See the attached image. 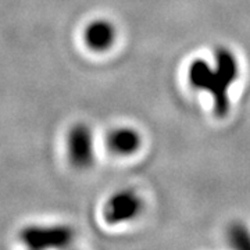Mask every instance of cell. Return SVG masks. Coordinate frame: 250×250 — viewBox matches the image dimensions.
<instances>
[{
    "instance_id": "1",
    "label": "cell",
    "mask_w": 250,
    "mask_h": 250,
    "mask_svg": "<svg viewBox=\"0 0 250 250\" xmlns=\"http://www.w3.org/2000/svg\"><path fill=\"white\" fill-rule=\"evenodd\" d=\"M217 67L213 70L203 60H195L189 67V81L196 89L207 90L214 99V111L218 117H225L229 110L228 89L238 78V62L228 49L218 47L215 52Z\"/></svg>"
},
{
    "instance_id": "2",
    "label": "cell",
    "mask_w": 250,
    "mask_h": 250,
    "mask_svg": "<svg viewBox=\"0 0 250 250\" xmlns=\"http://www.w3.org/2000/svg\"><path fill=\"white\" fill-rule=\"evenodd\" d=\"M18 241L27 249L32 250L64 249L75 241V231L65 224H31L20 229Z\"/></svg>"
},
{
    "instance_id": "3",
    "label": "cell",
    "mask_w": 250,
    "mask_h": 250,
    "mask_svg": "<svg viewBox=\"0 0 250 250\" xmlns=\"http://www.w3.org/2000/svg\"><path fill=\"white\" fill-rule=\"evenodd\" d=\"M67 157L74 168L88 170L95 161V136L89 125L75 123L67 134Z\"/></svg>"
},
{
    "instance_id": "4",
    "label": "cell",
    "mask_w": 250,
    "mask_h": 250,
    "mask_svg": "<svg viewBox=\"0 0 250 250\" xmlns=\"http://www.w3.org/2000/svg\"><path fill=\"white\" fill-rule=\"evenodd\" d=\"M142 199L131 189H123L108 197L103 207V218L110 225L134 220L142 211Z\"/></svg>"
},
{
    "instance_id": "5",
    "label": "cell",
    "mask_w": 250,
    "mask_h": 250,
    "mask_svg": "<svg viewBox=\"0 0 250 250\" xmlns=\"http://www.w3.org/2000/svg\"><path fill=\"white\" fill-rule=\"evenodd\" d=\"M116 27L107 20H93L83 29V42L93 52H106L116 41Z\"/></svg>"
},
{
    "instance_id": "6",
    "label": "cell",
    "mask_w": 250,
    "mask_h": 250,
    "mask_svg": "<svg viewBox=\"0 0 250 250\" xmlns=\"http://www.w3.org/2000/svg\"><path fill=\"white\" fill-rule=\"evenodd\" d=\"M106 143L110 152L128 156L141 146V136L132 128H117L107 135Z\"/></svg>"
},
{
    "instance_id": "7",
    "label": "cell",
    "mask_w": 250,
    "mask_h": 250,
    "mask_svg": "<svg viewBox=\"0 0 250 250\" xmlns=\"http://www.w3.org/2000/svg\"><path fill=\"white\" fill-rule=\"evenodd\" d=\"M228 236L235 248L250 249V233L246 227H243L241 224H233L229 228Z\"/></svg>"
}]
</instances>
